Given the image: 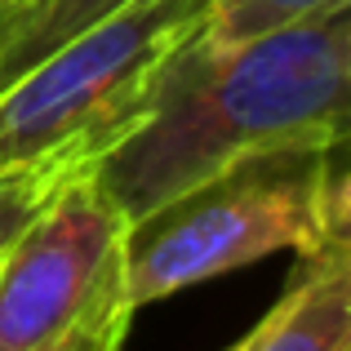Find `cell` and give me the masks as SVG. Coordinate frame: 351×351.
I'll return each instance as SVG.
<instances>
[{
  "label": "cell",
  "instance_id": "obj_6",
  "mask_svg": "<svg viewBox=\"0 0 351 351\" xmlns=\"http://www.w3.org/2000/svg\"><path fill=\"white\" fill-rule=\"evenodd\" d=\"M120 5H129V0H45V5L0 45V85H5L9 76H18V71H27L49 49H58L67 36L94 27L98 18H107Z\"/></svg>",
  "mask_w": 351,
  "mask_h": 351
},
{
  "label": "cell",
  "instance_id": "obj_7",
  "mask_svg": "<svg viewBox=\"0 0 351 351\" xmlns=\"http://www.w3.org/2000/svg\"><path fill=\"white\" fill-rule=\"evenodd\" d=\"M338 5H347V0H214L196 36L209 45H245Z\"/></svg>",
  "mask_w": 351,
  "mask_h": 351
},
{
  "label": "cell",
  "instance_id": "obj_2",
  "mask_svg": "<svg viewBox=\"0 0 351 351\" xmlns=\"http://www.w3.org/2000/svg\"><path fill=\"white\" fill-rule=\"evenodd\" d=\"M343 236V143L258 152L129 223V302L138 311L236 267L263 263L280 249H298L307 258Z\"/></svg>",
  "mask_w": 351,
  "mask_h": 351
},
{
  "label": "cell",
  "instance_id": "obj_3",
  "mask_svg": "<svg viewBox=\"0 0 351 351\" xmlns=\"http://www.w3.org/2000/svg\"><path fill=\"white\" fill-rule=\"evenodd\" d=\"M214 0H129L0 85V178L89 165L143 112L169 53Z\"/></svg>",
  "mask_w": 351,
  "mask_h": 351
},
{
  "label": "cell",
  "instance_id": "obj_8",
  "mask_svg": "<svg viewBox=\"0 0 351 351\" xmlns=\"http://www.w3.org/2000/svg\"><path fill=\"white\" fill-rule=\"evenodd\" d=\"M80 165H45V169H27V173H5L0 178V254L9 249V240L23 232L36 218V209L62 187V178H71Z\"/></svg>",
  "mask_w": 351,
  "mask_h": 351
},
{
  "label": "cell",
  "instance_id": "obj_5",
  "mask_svg": "<svg viewBox=\"0 0 351 351\" xmlns=\"http://www.w3.org/2000/svg\"><path fill=\"white\" fill-rule=\"evenodd\" d=\"M227 351H351V263L347 236L302 258L298 280L263 325Z\"/></svg>",
  "mask_w": 351,
  "mask_h": 351
},
{
  "label": "cell",
  "instance_id": "obj_1",
  "mask_svg": "<svg viewBox=\"0 0 351 351\" xmlns=\"http://www.w3.org/2000/svg\"><path fill=\"white\" fill-rule=\"evenodd\" d=\"M196 32L169 53L134 125L89 160L129 223L245 156L347 143L351 0L245 45Z\"/></svg>",
  "mask_w": 351,
  "mask_h": 351
},
{
  "label": "cell",
  "instance_id": "obj_10",
  "mask_svg": "<svg viewBox=\"0 0 351 351\" xmlns=\"http://www.w3.org/2000/svg\"><path fill=\"white\" fill-rule=\"evenodd\" d=\"M5 36H9V23H5V14H0V45H5Z\"/></svg>",
  "mask_w": 351,
  "mask_h": 351
},
{
  "label": "cell",
  "instance_id": "obj_9",
  "mask_svg": "<svg viewBox=\"0 0 351 351\" xmlns=\"http://www.w3.org/2000/svg\"><path fill=\"white\" fill-rule=\"evenodd\" d=\"M40 5H45V0H0V14H5V23H9V36H14ZM9 36H5V40H9Z\"/></svg>",
  "mask_w": 351,
  "mask_h": 351
},
{
  "label": "cell",
  "instance_id": "obj_4",
  "mask_svg": "<svg viewBox=\"0 0 351 351\" xmlns=\"http://www.w3.org/2000/svg\"><path fill=\"white\" fill-rule=\"evenodd\" d=\"M125 236L89 165L62 178L0 254V351H116L134 320Z\"/></svg>",
  "mask_w": 351,
  "mask_h": 351
}]
</instances>
